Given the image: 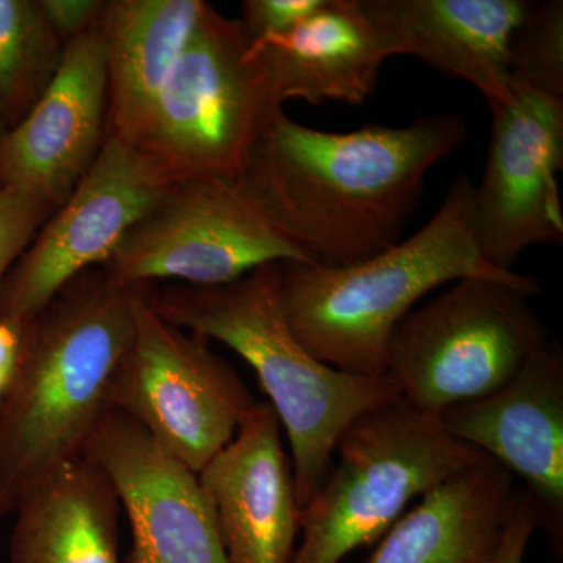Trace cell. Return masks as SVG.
Masks as SVG:
<instances>
[{
	"label": "cell",
	"mask_w": 563,
	"mask_h": 563,
	"mask_svg": "<svg viewBox=\"0 0 563 563\" xmlns=\"http://www.w3.org/2000/svg\"><path fill=\"white\" fill-rule=\"evenodd\" d=\"M466 139L468 128L454 113L404 128L328 132L299 124L280 107L263 124L236 181L310 262L347 266L401 242L426 176Z\"/></svg>",
	"instance_id": "6da1fadb"
},
{
	"label": "cell",
	"mask_w": 563,
	"mask_h": 563,
	"mask_svg": "<svg viewBox=\"0 0 563 563\" xmlns=\"http://www.w3.org/2000/svg\"><path fill=\"white\" fill-rule=\"evenodd\" d=\"M151 287H125L102 268L79 274L21 331L0 402V517L62 463L84 455L110 409L111 379Z\"/></svg>",
	"instance_id": "7a4b0ae2"
},
{
	"label": "cell",
	"mask_w": 563,
	"mask_h": 563,
	"mask_svg": "<svg viewBox=\"0 0 563 563\" xmlns=\"http://www.w3.org/2000/svg\"><path fill=\"white\" fill-rule=\"evenodd\" d=\"M473 190L472 177L459 174L420 231L366 261L282 263L288 322L314 358L354 376L384 377L396 325L440 285L487 277L540 291L532 277L503 272L484 257L474 235Z\"/></svg>",
	"instance_id": "3957f363"
},
{
	"label": "cell",
	"mask_w": 563,
	"mask_h": 563,
	"mask_svg": "<svg viewBox=\"0 0 563 563\" xmlns=\"http://www.w3.org/2000/svg\"><path fill=\"white\" fill-rule=\"evenodd\" d=\"M151 303L169 324L217 340L250 363L290 442L301 509L328 476L352 422L401 398L390 377L339 372L306 350L285 312L282 263L218 287H154Z\"/></svg>",
	"instance_id": "277c9868"
},
{
	"label": "cell",
	"mask_w": 563,
	"mask_h": 563,
	"mask_svg": "<svg viewBox=\"0 0 563 563\" xmlns=\"http://www.w3.org/2000/svg\"><path fill=\"white\" fill-rule=\"evenodd\" d=\"M335 451L331 476L302 507V540L291 563L342 562L379 542L413 499L468 466L492 461L454 439L439 415L402 398L358 417Z\"/></svg>",
	"instance_id": "5b68a950"
},
{
	"label": "cell",
	"mask_w": 563,
	"mask_h": 563,
	"mask_svg": "<svg viewBox=\"0 0 563 563\" xmlns=\"http://www.w3.org/2000/svg\"><path fill=\"white\" fill-rule=\"evenodd\" d=\"M531 296L509 282L455 280L396 325L385 376L407 402L437 415L498 391L550 340Z\"/></svg>",
	"instance_id": "8992f818"
},
{
	"label": "cell",
	"mask_w": 563,
	"mask_h": 563,
	"mask_svg": "<svg viewBox=\"0 0 563 563\" xmlns=\"http://www.w3.org/2000/svg\"><path fill=\"white\" fill-rule=\"evenodd\" d=\"M242 21L207 2L133 146L172 181L239 179L274 110Z\"/></svg>",
	"instance_id": "52a82bcc"
},
{
	"label": "cell",
	"mask_w": 563,
	"mask_h": 563,
	"mask_svg": "<svg viewBox=\"0 0 563 563\" xmlns=\"http://www.w3.org/2000/svg\"><path fill=\"white\" fill-rule=\"evenodd\" d=\"M152 290L136 303L135 331L111 379L110 407L199 474L258 401L209 340L155 312Z\"/></svg>",
	"instance_id": "ba28073f"
},
{
	"label": "cell",
	"mask_w": 563,
	"mask_h": 563,
	"mask_svg": "<svg viewBox=\"0 0 563 563\" xmlns=\"http://www.w3.org/2000/svg\"><path fill=\"white\" fill-rule=\"evenodd\" d=\"M272 263L312 262L274 231L236 179L195 177L173 181L101 268L125 287H218Z\"/></svg>",
	"instance_id": "9c48e42d"
},
{
	"label": "cell",
	"mask_w": 563,
	"mask_h": 563,
	"mask_svg": "<svg viewBox=\"0 0 563 563\" xmlns=\"http://www.w3.org/2000/svg\"><path fill=\"white\" fill-rule=\"evenodd\" d=\"M172 184L135 146L107 136L91 168L0 285V320L22 328L79 274L106 265Z\"/></svg>",
	"instance_id": "30bf717a"
},
{
	"label": "cell",
	"mask_w": 563,
	"mask_h": 563,
	"mask_svg": "<svg viewBox=\"0 0 563 563\" xmlns=\"http://www.w3.org/2000/svg\"><path fill=\"white\" fill-rule=\"evenodd\" d=\"M490 110L487 163L473 190L474 235L493 266L514 272L528 247L563 240V98L512 85L509 101Z\"/></svg>",
	"instance_id": "8fae6325"
},
{
	"label": "cell",
	"mask_w": 563,
	"mask_h": 563,
	"mask_svg": "<svg viewBox=\"0 0 563 563\" xmlns=\"http://www.w3.org/2000/svg\"><path fill=\"white\" fill-rule=\"evenodd\" d=\"M84 455L110 477L128 514L132 550L124 563H229L198 474L139 422L110 407Z\"/></svg>",
	"instance_id": "7c38bea8"
},
{
	"label": "cell",
	"mask_w": 563,
	"mask_h": 563,
	"mask_svg": "<svg viewBox=\"0 0 563 563\" xmlns=\"http://www.w3.org/2000/svg\"><path fill=\"white\" fill-rule=\"evenodd\" d=\"M454 439L523 481L554 554L563 553V351L548 340L498 391L439 413Z\"/></svg>",
	"instance_id": "4fadbf2b"
},
{
	"label": "cell",
	"mask_w": 563,
	"mask_h": 563,
	"mask_svg": "<svg viewBox=\"0 0 563 563\" xmlns=\"http://www.w3.org/2000/svg\"><path fill=\"white\" fill-rule=\"evenodd\" d=\"M109 92L99 22L70 41L27 117L0 136V187L57 210L98 158L109 132Z\"/></svg>",
	"instance_id": "5bb4252c"
},
{
	"label": "cell",
	"mask_w": 563,
	"mask_h": 563,
	"mask_svg": "<svg viewBox=\"0 0 563 563\" xmlns=\"http://www.w3.org/2000/svg\"><path fill=\"white\" fill-rule=\"evenodd\" d=\"M272 404L258 401L199 472L229 563H291L302 509Z\"/></svg>",
	"instance_id": "9a60e30c"
},
{
	"label": "cell",
	"mask_w": 563,
	"mask_h": 563,
	"mask_svg": "<svg viewBox=\"0 0 563 563\" xmlns=\"http://www.w3.org/2000/svg\"><path fill=\"white\" fill-rule=\"evenodd\" d=\"M388 58L412 55L472 84L488 106L509 101L510 41L531 0H361Z\"/></svg>",
	"instance_id": "2e32d148"
},
{
	"label": "cell",
	"mask_w": 563,
	"mask_h": 563,
	"mask_svg": "<svg viewBox=\"0 0 563 563\" xmlns=\"http://www.w3.org/2000/svg\"><path fill=\"white\" fill-rule=\"evenodd\" d=\"M250 57L280 107L292 99L361 106L388 60L361 0H324L291 32L251 38Z\"/></svg>",
	"instance_id": "e0dca14e"
},
{
	"label": "cell",
	"mask_w": 563,
	"mask_h": 563,
	"mask_svg": "<svg viewBox=\"0 0 563 563\" xmlns=\"http://www.w3.org/2000/svg\"><path fill=\"white\" fill-rule=\"evenodd\" d=\"M121 510L98 463L87 455L62 463L18 503L10 563H121Z\"/></svg>",
	"instance_id": "ac0fdd59"
},
{
	"label": "cell",
	"mask_w": 563,
	"mask_h": 563,
	"mask_svg": "<svg viewBox=\"0 0 563 563\" xmlns=\"http://www.w3.org/2000/svg\"><path fill=\"white\" fill-rule=\"evenodd\" d=\"M515 477L493 461L426 493L377 542L365 563H485L498 547Z\"/></svg>",
	"instance_id": "d6986e66"
},
{
	"label": "cell",
	"mask_w": 563,
	"mask_h": 563,
	"mask_svg": "<svg viewBox=\"0 0 563 563\" xmlns=\"http://www.w3.org/2000/svg\"><path fill=\"white\" fill-rule=\"evenodd\" d=\"M202 0H107L99 20L109 136L135 144L152 106L190 41Z\"/></svg>",
	"instance_id": "ffe728a7"
},
{
	"label": "cell",
	"mask_w": 563,
	"mask_h": 563,
	"mask_svg": "<svg viewBox=\"0 0 563 563\" xmlns=\"http://www.w3.org/2000/svg\"><path fill=\"white\" fill-rule=\"evenodd\" d=\"M63 51L40 0H0V124L5 131L40 101L57 74Z\"/></svg>",
	"instance_id": "44dd1931"
},
{
	"label": "cell",
	"mask_w": 563,
	"mask_h": 563,
	"mask_svg": "<svg viewBox=\"0 0 563 563\" xmlns=\"http://www.w3.org/2000/svg\"><path fill=\"white\" fill-rule=\"evenodd\" d=\"M512 85L563 98V2L529 3L509 49Z\"/></svg>",
	"instance_id": "7402d4cb"
},
{
	"label": "cell",
	"mask_w": 563,
	"mask_h": 563,
	"mask_svg": "<svg viewBox=\"0 0 563 563\" xmlns=\"http://www.w3.org/2000/svg\"><path fill=\"white\" fill-rule=\"evenodd\" d=\"M54 211L25 192L0 187V285Z\"/></svg>",
	"instance_id": "603a6c76"
},
{
	"label": "cell",
	"mask_w": 563,
	"mask_h": 563,
	"mask_svg": "<svg viewBox=\"0 0 563 563\" xmlns=\"http://www.w3.org/2000/svg\"><path fill=\"white\" fill-rule=\"evenodd\" d=\"M324 0H244L243 27L252 40L284 35L320 9Z\"/></svg>",
	"instance_id": "cb8c5ba5"
},
{
	"label": "cell",
	"mask_w": 563,
	"mask_h": 563,
	"mask_svg": "<svg viewBox=\"0 0 563 563\" xmlns=\"http://www.w3.org/2000/svg\"><path fill=\"white\" fill-rule=\"evenodd\" d=\"M539 529L537 504L523 487H515L501 539L485 563H525L528 544Z\"/></svg>",
	"instance_id": "d4e9b609"
},
{
	"label": "cell",
	"mask_w": 563,
	"mask_h": 563,
	"mask_svg": "<svg viewBox=\"0 0 563 563\" xmlns=\"http://www.w3.org/2000/svg\"><path fill=\"white\" fill-rule=\"evenodd\" d=\"M107 0H40L47 24L63 46L90 32L101 20Z\"/></svg>",
	"instance_id": "484cf974"
},
{
	"label": "cell",
	"mask_w": 563,
	"mask_h": 563,
	"mask_svg": "<svg viewBox=\"0 0 563 563\" xmlns=\"http://www.w3.org/2000/svg\"><path fill=\"white\" fill-rule=\"evenodd\" d=\"M20 325L0 320V373L13 377L21 350Z\"/></svg>",
	"instance_id": "4316f807"
},
{
	"label": "cell",
	"mask_w": 563,
	"mask_h": 563,
	"mask_svg": "<svg viewBox=\"0 0 563 563\" xmlns=\"http://www.w3.org/2000/svg\"><path fill=\"white\" fill-rule=\"evenodd\" d=\"M10 383L11 377L0 373V402H2L3 396H5L7 390H9Z\"/></svg>",
	"instance_id": "83f0119b"
},
{
	"label": "cell",
	"mask_w": 563,
	"mask_h": 563,
	"mask_svg": "<svg viewBox=\"0 0 563 563\" xmlns=\"http://www.w3.org/2000/svg\"><path fill=\"white\" fill-rule=\"evenodd\" d=\"M3 132H5V128H3V125H2V124H0V136H2V135H3Z\"/></svg>",
	"instance_id": "f1b7e54d"
}]
</instances>
